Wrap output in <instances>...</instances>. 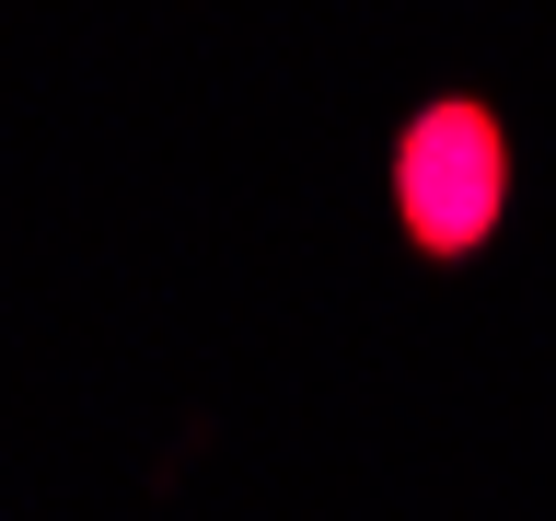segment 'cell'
I'll return each mask as SVG.
<instances>
[{
  "instance_id": "cell-1",
  "label": "cell",
  "mask_w": 556,
  "mask_h": 521,
  "mask_svg": "<svg viewBox=\"0 0 556 521\" xmlns=\"http://www.w3.org/2000/svg\"><path fill=\"white\" fill-rule=\"evenodd\" d=\"M406 198H417V232L429 243H464L498 198V163H486V128L476 116H429L406 151Z\"/></svg>"
}]
</instances>
